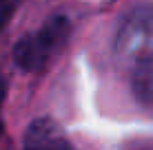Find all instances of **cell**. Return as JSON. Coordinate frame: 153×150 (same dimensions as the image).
<instances>
[{
  "mask_svg": "<svg viewBox=\"0 0 153 150\" xmlns=\"http://www.w3.org/2000/svg\"><path fill=\"white\" fill-rule=\"evenodd\" d=\"M4 93H7V86H4V82L0 80V135H2V104H4Z\"/></svg>",
  "mask_w": 153,
  "mask_h": 150,
  "instance_id": "obj_5",
  "label": "cell"
},
{
  "mask_svg": "<svg viewBox=\"0 0 153 150\" xmlns=\"http://www.w3.org/2000/svg\"><path fill=\"white\" fill-rule=\"evenodd\" d=\"M2 2H4V0H0V4H2Z\"/></svg>",
  "mask_w": 153,
  "mask_h": 150,
  "instance_id": "obj_6",
  "label": "cell"
},
{
  "mask_svg": "<svg viewBox=\"0 0 153 150\" xmlns=\"http://www.w3.org/2000/svg\"><path fill=\"white\" fill-rule=\"evenodd\" d=\"M153 42V4L129 9L118 24L115 44L122 53H140Z\"/></svg>",
  "mask_w": 153,
  "mask_h": 150,
  "instance_id": "obj_2",
  "label": "cell"
},
{
  "mask_svg": "<svg viewBox=\"0 0 153 150\" xmlns=\"http://www.w3.org/2000/svg\"><path fill=\"white\" fill-rule=\"evenodd\" d=\"M131 93L138 104L151 108L153 106V49H144L135 53L131 66Z\"/></svg>",
  "mask_w": 153,
  "mask_h": 150,
  "instance_id": "obj_4",
  "label": "cell"
},
{
  "mask_svg": "<svg viewBox=\"0 0 153 150\" xmlns=\"http://www.w3.org/2000/svg\"><path fill=\"white\" fill-rule=\"evenodd\" d=\"M22 150H76L62 126L49 117L29 121L22 137Z\"/></svg>",
  "mask_w": 153,
  "mask_h": 150,
  "instance_id": "obj_3",
  "label": "cell"
},
{
  "mask_svg": "<svg viewBox=\"0 0 153 150\" xmlns=\"http://www.w3.org/2000/svg\"><path fill=\"white\" fill-rule=\"evenodd\" d=\"M71 33V20L67 15H51L38 29L25 33L13 46V62L25 73H38L60 53Z\"/></svg>",
  "mask_w": 153,
  "mask_h": 150,
  "instance_id": "obj_1",
  "label": "cell"
}]
</instances>
